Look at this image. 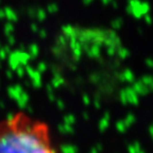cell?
<instances>
[{
	"mask_svg": "<svg viewBox=\"0 0 153 153\" xmlns=\"http://www.w3.org/2000/svg\"><path fill=\"white\" fill-rule=\"evenodd\" d=\"M0 153H59L50 127L26 112L0 120Z\"/></svg>",
	"mask_w": 153,
	"mask_h": 153,
	"instance_id": "6da1fadb",
	"label": "cell"
},
{
	"mask_svg": "<svg viewBox=\"0 0 153 153\" xmlns=\"http://www.w3.org/2000/svg\"><path fill=\"white\" fill-rule=\"evenodd\" d=\"M149 10V3L147 1L141 2L140 0H129V5L127 7V13L135 18L144 17L146 14H148Z\"/></svg>",
	"mask_w": 153,
	"mask_h": 153,
	"instance_id": "7a4b0ae2",
	"label": "cell"
},
{
	"mask_svg": "<svg viewBox=\"0 0 153 153\" xmlns=\"http://www.w3.org/2000/svg\"><path fill=\"white\" fill-rule=\"evenodd\" d=\"M4 14H5V17L9 19V21H17L18 17L17 14L15 13V11L11 7H5L4 9Z\"/></svg>",
	"mask_w": 153,
	"mask_h": 153,
	"instance_id": "3957f363",
	"label": "cell"
},
{
	"mask_svg": "<svg viewBox=\"0 0 153 153\" xmlns=\"http://www.w3.org/2000/svg\"><path fill=\"white\" fill-rule=\"evenodd\" d=\"M88 56H91V58H98L100 56V47L98 45L93 44V46H91L89 51H88Z\"/></svg>",
	"mask_w": 153,
	"mask_h": 153,
	"instance_id": "277c9868",
	"label": "cell"
},
{
	"mask_svg": "<svg viewBox=\"0 0 153 153\" xmlns=\"http://www.w3.org/2000/svg\"><path fill=\"white\" fill-rule=\"evenodd\" d=\"M35 17L37 18L39 21H44L47 17V14H46V11L44 9H38L36 11V16Z\"/></svg>",
	"mask_w": 153,
	"mask_h": 153,
	"instance_id": "5b68a950",
	"label": "cell"
},
{
	"mask_svg": "<svg viewBox=\"0 0 153 153\" xmlns=\"http://www.w3.org/2000/svg\"><path fill=\"white\" fill-rule=\"evenodd\" d=\"M122 26H123V20H122L121 18H117V19L112 21V28L113 29L118 30V29L122 28Z\"/></svg>",
	"mask_w": 153,
	"mask_h": 153,
	"instance_id": "8992f818",
	"label": "cell"
},
{
	"mask_svg": "<svg viewBox=\"0 0 153 153\" xmlns=\"http://www.w3.org/2000/svg\"><path fill=\"white\" fill-rule=\"evenodd\" d=\"M18 59L22 63H27L30 59V54L27 52H22V51H18Z\"/></svg>",
	"mask_w": 153,
	"mask_h": 153,
	"instance_id": "52a82bcc",
	"label": "cell"
},
{
	"mask_svg": "<svg viewBox=\"0 0 153 153\" xmlns=\"http://www.w3.org/2000/svg\"><path fill=\"white\" fill-rule=\"evenodd\" d=\"M29 51H30V54L32 56H37L38 52H39V48L36 44H32L30 47H29Z\"/></svg>",
	"mask_w": 153,
	"mask_h": 153,
	"instance_id": "ba28073f",
	"label": "cell"
},
{
	"mask_svg": "<svg viewBox=\"0 0 153 153\" xmlns=\"http://www.w3.org/2000/svg\"><path fill=\"white\" fill-rule=\"evenodd\" d=\"M117 54H118V56L120 58V59L123 60V59H125L127 56H129V50H127V49L120 47V48L117 50Z\"/></svg>",
	"mask_w": 153,
	"mask_h": 153,
	"instance_id": "9c48e42d",
	"label": "cell"
},
{
	"mask_svg": "<svg viewBox=\"0 0 153 153\" xmlns=\"http://www.w3.org/2000/svg\"><path fill=\"white\" fill-rule=\"evenodd\" d=\"M58 11H59V7H58V4L56 3L48 4V7H47V12H48V13L53 14V13H56Z\"/></svg>",
	"mask_w": 153,
	"mask_h": 153,
	"instance_id": "30bf717a",
	"label": "cell"
},
{
	"mask_svg": "<svg viewBox=\"0 0 153 153\" xmlns=\"http://www.w3.org/2000/svg\"><path fill=\"white\" fill-rule=\"evenodd\" d=\"M14 31V26L11 24V22H7L5 24V27H4V32H5V34L7 35H11Z\"/></svg>",
	"mask_w": 153,
	"mask_h": 153,
	"instance_id": "8fae6325",
	"label": "cell"
},
{
	"mask_svg": "<svg viewBox=\"0 0 153 153\" xmlns=\"http://www.w3.org/2000/svg\"><path fill=\"white\" fill-rule=\"evenodd\" d=\"M28 15L29 17L31 18H34L35 16H36V11H35V9H33V7H30V9H28Z\"/></svg>",
	"mask_w": 153,
	"mask_h": 153,
	"instance_id": "7c38bea8",
	"label": "cell"
},
{
	"mask_svg": "<svg viewBox=\"0 0 153 153\" xmlns=\"http://www.w3.org/2000/svg\"><path fill=\"white\" fill-rule=\"evenodd\" d=\"M38 35H39V37L41 38H46L47 37V31H46L45 29H42V30H38Z\"/></svg>",
	"mask_w": 153,
	"mask_h": 153,
	"instance_id": "4fadbf2b",
	"label": "cell"
},
{
	"mask_svg": "<svg viewBox=\"0 0 153 153\" xmlns=\"http://www.w3.org/2000/svg\"><path fill=\"white\" fill-rule=\"evenodd\" d=\"M7 41H9V44H10L11 46L14 45V44H15V37L12 34L7 35Z\"/></svg>",
	"mask_w": 153,
	"mask_h": 153,
	"instance_id": "5bb4252c",
	"label": "cell"
},
{
	"mask_svg": "<svg viewBox=\"0 0 153 153\" xmlns=\"http://www.w3.org/2000/svg\"><path fill=\"white\" fill-rule=\"evenodd\" d=\"M144 17H145V21H146L148 24H152V18H151V16H150L149 14H146L145 16H144Z\"/></svg>",
	"mask_w": 153,
	"mask_h": 153,
	"instance_id": "9a60e30c",
	"label": "cell"
},
{
	"mask_svg": "<svg viewBox=\"0 0 153 153\" xmlns=\"http://www.w3.org/2000/svg\"><path fill=\"white\" fill-rule=\"evenodd\" d=\"M31 30H32V31H33V32H35V33H37V32H38V30H39V29H38L37 24H31Z\"/></svg>",
	"mask_w": 153,
	"mask_h": 153,
	"instance_id": "2e32d148",
	"label": "cell"
},
{
	"mask_svg": "<svg viewBox=\"0 0 153 153\" xmlns=\"http://www.w3.org/2000/svg\"><path fill=\"white\" fill-rule=\"evenodd\" d=\"M38 67H39V69H41V70H45L46 69V65L44 64V63H41V64L38 65Z\"/></svg>",
	"mask_w": 153,
	"mask_h": 153,
	"instance_id": "e0dca14e",
	"label": "cell"
},
{
	"mask_svg": "<svg viewBox=\"0 0 153 153\" xmlns=\"http://www.w3.org/2000/svg\"><path fill=\"white\" fill-rule=\"evenodd\" d=\"M5 17V14H4V11L0 9V18H4Z\"/></svg>",
	"mask_w": 153,
	"mask_h": 153,
	"instance_id": "ac0fdd59",
	"label": "cell"
},
{
	"mask_svg": "<svg viewBox=\"0 0 153 153\" xmlns=\"http://www.w3.org/2000/svg\"><path fill=\"white\" fill-rule=\"evenodd\" d=\"M113 0H101V2L103 4H108V3H111Z\"/></svg>",
	"mask_w": 153,
	"mask_h": 153,
	"instance_id": "d6986e66",
	"label": "cell"
},
{
	"mask_svg": "<svg viewBox=\"0 0 153 153\" xmlns=\"http://www.w3.org/2000/svg\"><path fill=\"white\" fill-rule=\"evenodd\" d=\"M94 0H83V3L84 4H89V3H91Z\"/></svg>",
	"mask_w": 153,
	"mask_h": 153,
	"instance_id": "ffe728a7",
	"label": "cell"
},
{
	"mask_svg": "<svg viewBox=\"0 0 153 153\" xmlns=\"http://www.w3.org/2000/svg\"><path fill=\"white\" fill-rule=\"evenodd\" d=\"M0 1H1V0H0Z\"/></svg>",
	"mask_w": 153,
	"mask_h": 153,
	"instance_id": "44dd1931",
	"label": "cell"
}]
</instances>
